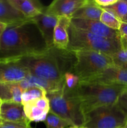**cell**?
Returning a JSON list of instances; mask_svg holds the SVG:
<instances>
[{
  "label": "cell",
  "mask_w": 127,
  "mask_h": 128,
  "mask_svg": "<svg viewBox=\"0 0 127 128\" xmlns=\"http://www.w3.org/2000/svg\"><path fill=\"white\" fill-rule=\"evenodd\" d=\"M47 49L41 31L32 19L7 25L0 36V59L41 54Z\"/></svg>",
  "instance_id": "1"
},
{
  "label": "cell",
  "mask_w": 127,
  "mask_h": 128,
  "mask_svg": "<svg viewBox=\"0 0 127 128\" xmlns=\"http://www.w3.org/2000/svg\"><path fill=\"white\" fill-rule=\"evenodd\" d=\"M19 60L31 74L57 82H64V74L72 72L77 62L74 51L54 46L44 52L20 57Z\"/></svg>",
  "instance_id": "2"
},
{
  "label": "cell",
  "mask_w": 127,
  "mask_h": 128,
  "mask_svg": "<svg viewBox=\"0 0 127 128\" xmlns=\"http://www.w3.org/2000/svg\"><path fill=\"white\" fill-rule=\"evenodd\" d=\"M127 87L118 84L92 81H80L72 91L85 116L88 112L105 106L115 104Z\"/></svg>",
  "instance_id": "3"
},
{
  "label": "cell",
  "mask_w": 127,
  "mask_h": 128,
  "mask_svg": "<svg viewBox=\"0 0 127 128\" xmlns=\"http://www.w3.org/2000/svg\"><path fill=\"white\" fill-rule=\"evenodd\" d=\"M68 49L72 51H91L111 56L122 49L120 39L101 37L88 31L76 28L72 24L68 28Z\"/></svg>",
  "instance_id": "4"
},
{
  "label": "cell",
  "mask_w": 127,
  "mask_h": 128,
  "mask_svg": "<svg viewBox=\"0 0 127 128\" xmlns=\"http://www.w3.org/2000/svg\"><path fill=\"white\" fill-rule=\"evenodd\" d=\"M47 97L49 101L50 112L69 121L72 125L79 128L83 126L85 116L79 102L72 91L66 88L64 84L59 91L47 92Z\"/></svg>",
  "instance_id": "5"
},
{
  "label": "cell",
  "mask_w": 127,
  "mask_h": 128,
  "mask_svg": "<svg viewBox=\"0 0 127 128\" xmlns=\"http://www.w3.org/2000/svg\"><path fill=\"white\" fill-rule=\"evenodd\" d=\"M74 52L77 62L72 72L78 76L80 81L94 77L114 66L111 56L106 54L91 51Z\"/></svg>",
  "instance_id": "6"
},
{
  "label": "cell",
  "mask_w": 127,
  "mask_h": 128,
  "mask_svg": "<svg viewBox=\"0 0 127 128\" xmlns=\"http://www.w3.org/2000/svg\"><path fill=\"white\" fill-rule=\"evenodd\" d=\"M127 123V115L117 104L98 108L85 114L83 127L120 128Z\"/></svg>",
  "instance_id": "7"
},
{
  "label": "cell",
  "mask_w": 127,
  "mask_h": 128,
  "mask_svg": "<svg viewBox=\"0 0 127 128\" xmlns=\"http://www.w3.org/2000/svg\"><path fill=\"white\" fill-rule=\"evenodd\" d=\"M30 74L19 58L0 59V82H18Z\"/></svg>",
  "instance_id": "8"
},
{
  "label": "cell",
  "mask_w": 127,
  "mask_h": 128,
  "mask_svg": "<svg viewBox=\"0 0 127 128\" xmlns=\"http://www.w3.org/2000/svg\"><path fill=\"white\" fill-rule=\"evenodd\" d=\"M70 22L76 28L88 31L101 37L114 40L120 39L118 31L109 28L100 21L72 18Z\"/></svg>",
  "instance_id": "9"
},
{
  "label": "cell",
  "mask_w": 127,
  "mask_h": 128,
  "mask_svg": "<svg viewBox=\"0 0 127 128\" xmlns=\"http://www.w3.org/2000/svg\"><path fill=\"white\" fill-rule=\"evenodd\" d=\"M88 0H55L47 7L44 12L56 17L65 16L71 19L78 9L85 4Z\"/></svg>",
  "instance_id": "10"
},
{
  "label": "cell",
  "mask_w": 127,
  "mask_h": 128,
  "mask_svg": "<svg viewBox=\"0 0 127 128\" xmlns=\"http://www.w3.org/2000/svg\"><path fill=\"white\" fill-rule=\"evenodd\" d=\"M23 106L25 115L30 122H44L50 111V103L47 94Z\"/></svg>",
  "instance_id": "11"
},
{
  "label": "cell",
  "mask_w": 127,
  "mask_h": 128,
  "mask_svg": "<svg viewBox=\"0 0 127 128\" xmlns=\"http://www.w3.org/2000/svg\"><path fill=\"white\" fill-rule=\"evenodd\" d=\"M82 81L99 82L127 87V70L112 66L106 69L99 74Z\"/></svg>",
  "instance_id": "12"
},
{
  "label": "cell",
  "mask_w": 127,
  "mask_h": 128,
  "mask_svg": "<svg viewBox=\"0 0 127 128\" xmlns=\"http://www.w3.org/2000/svg\"><path fill=\"white\" fill-rule=\"evenodd\" d=\"M37 24L44 39L47 48L54 46V33L58 17L45 12L32 19Z\"/></svg>",
  "instance_id": "13"
},
{
  "label": "cell",
  "mask_w": 127,
  "mask_h": 128,
  "mask_svg": "<svg viewBox=\"0 0 127 128\" xmlns=\"http://www.w3.org/2000/svg\"><path fill=\"white\" fill-rule=\"evenodd\" d=\"M0 116L4 121L30 123L25 115L24 106L21 103L3 101L0 108Z\"/></svg>",
  "instance_id": "14"
},
{
  "label": "cell",
  "mask_w": 127,
  "mask_h": 128,
  "mask_svg": "<svg viewBox=\"0 0 127 128\" xmlns=\"http://www.w3.org/2000/svg\"><path fill=\"white\" fill-rule=\"evenodd\" d=\"M71 19L68 17H58L54 33V46L59 49H68L69 43L68 28Z\"/></svg>",
  "instance_id": "15"
},
{
  "label": "cell",
  "mask_w": 127,
  "mask_h": 128,
  "mask_svg": "<svg viewBox=\"0 0 127 128\" xmlns=\"http://www.w3.org/2000/svg\"><path fill=\"white\" fill-rule=\"evenodd\" d=\"M10 3L27 19H32L44 12V5L37 0H9Z\"/></svg>",
  "instance_id": "16"
},
{
  "label": "cell",
  "mask_w": 127,
  "mask_h": 128,
  "mask_svg": "<svg viewBox=\"0 0 127 128\" xmlns=\"http://www.w3.org/2000/svg\"><path fill=\"white\" fill-rule=\"evenodd\" d=\"M24 90L32 87H37L46 90L47 92H55L61 90L63 88L64 82H57L39 78L30 74L26 79L19 82Z\"/></svg>",
  "instance_id": "17"
},
{
  "label": "cell",
  "mask_w": 127,
  "mask_h": 128,
  "mask_svg": "<svg viewBox=\"0 0 127 128\" xmlns=\"http://www.w3.org/2000/svg\"><path fill=\"white\" fill-rule=\"evenodd\" d=\"M28 20L15 8L9 0H0V22L13 24Z\"/></svg>",
  "instance_id": "18"
},
{
  "label": "cell",
  "mask_w": 127,
  "mask_h": 128,
  "mask_svg": "<svg viewBox=\"0 0 127 128\" xmlns=\"http://www.w3.org/2000/svg\"><path fill=\"white\" fill-rule=\"evenodd\" d=\"M24 90L18 82H0V98L2 101L21 103V95ZM22 104V103H21Z\"/></svg>",
  "instance_id": "19"
},
{
  "label": "cell",
  "mask_w": 127,
  "mask_h": 128,
  "mask_svg": "<svg viewBox=\"0 0 127 128\" xmlns=\"http://www.w3.org/2000/svg\"><path fill=\"white\" fill-rule=\"evenodd\" d=\"M103 9L95 3L94 1L88 0V2L80 8L72 15V18L100 21Z\"/></svg>",
  "instance_id": "20"
},
{
  "label": "cell",
  "mask_w": 127,
  "mask_h": 128,
  "mask_svg": "<svg viewBox=\"0 0 127 128\" xmlns=\"http://www.w3.org/2000/svg\"><path fill=\"white\" fill-rule=\"evenodd\" d=\"M44 122L46 128H68L73 126L69 121L50 111Z\"/></svg>",
  "instance_id": "21"
},
{
  "label": "cell",
  "mask_w": 127,
  "mask_h": 128,
  "mask_svg": "<svg viewBox=\"0 0 127 128\" xmlns=\"http://www.w3.org/2000/svg\"><path fill=\"white\" fill-rule=\"evenodd\" d=\"M47 94L46 90L37 87H32L25 90L21 95V103L22 105L37 100Z\"/></svg>",
  "instance_id": "22"
},
{
  "label": "cell",
  "mask_w": 127,
  "mask_h": 128,
  "mask_svg": "<svg viewBox=\"0 0 127 128\" xmlns=\"http://www.w3.org/2000/svg\"><path fill=\"white\" fill-rule=\"evenodd\" d=\"M100 21L108 28L116 31L119 30L122 22V21H120L114 14L104 9H103V12L101 15Z\"/></svg>",
  "instance_id": "23"
},
{
  "label": "cell",
  "mask_w": 127,
  "mask_h": 128,
  "mask_svg": "<svg viewBox=\"0 0 127 128\" xmlns=\"http://www.w3.org/2000/svg\"><path fill=\"white\" fill-rule=\"evenodd\" d=\"M102 9L110 11L120 21H123L127 15V0H117L113 4Z\"/></svg>",
  "instance_id": "24"
},
{
  "label": "cell",
  "mask_w": 127,
  "mask_h": 128,
  "mask_svg": "<svg viewBox=\"0 0 127 128\" xmlns=\"http://www.w3.org/2000/svg\"><path fill=\"white\" fill-rule=\"evenodd\" d=\"M113 65L120 68L127 69V50L121 49L111 56Z\"/></svg>",
  "instance_id": "25"
},
{
  "label": "cell",
  "mask_w": 127,
  "mask_h": 128,
  "mask_svg": "<svg viewBox=\"0 0 127 128\" xmlns=\"http://www.w3.org/2000/svg\"><path fill=\"white\" fill-rule=\"evenodd\" d=\"M64 85L68 90H73L78 86L80 82L78 76L71 72H66L64 75Z\"/></svg>",
  "instance_id": "26"
},
{
  "label": "cell",
  "mask_w": 127,
  "mask_h": 128,
  "mask_svg": "<svg viewBox=\"0 0 127 128\" xmlns=\"http://www.w3.org/2000/svg\"><path fill=\"white\" fill-rule=\"evenodd\" d=\"M0 128H31L30 123L26 122H12L2 121Z\"/></svg>",
  "instance_id": "27"
},
{
  "label": "cell",
  "mask_w": 127,
  "mask_h": 128,
  "mask_svg": "<svg viewBox=\"0 0 127 128\" xmlns=\"http://www.w3.org/2000/svg\"><path fill=\"white\" fill-rule=\"evenodd\" d=\"M116 104L127 115V89L120 96Z\"/></svg>",
  "instance_id": "28"
},
{
  "label": "cell",
  "mask_w": 127,
  "mask_h": 128,
  "mask_svg": "<svg viewBox=\"0 0 127 128\" xmlns=\"http://www.w3.org/2000/svg\"><path fill=\"white\" fill-rule=\"evenodd\" d=\"M117 1V0H95L94 2L99 7L104 8L113 4Z\"/></svg>",
  "instance_id": "29"
},
{
  "label": "cell",
  "mask_w": 127,
  "mask_h": 128,
  "mask_svg": "<svg viewBox=\"0 0 127 128\" xmlns=\"http://www.w3.org/2000/svg\"><path fill=\"white\" fill-rule=\"evenodd\" d=\"M118 32L120 36H127V22L122 21Z\"/></svg>",
  "instance_id": "30"
},
{
  "label": "cell",
  "mask_w": 127,
  "mask_h": 128,
  "mask_svg": "<svg viewBox=\"0 0 127 128\" xmlns=\"http://www.w3.org/2000/svg\"><path fill=\"white\" fill-rule=\"evenodd\" d=\"M120 41L122 49L127 50V36H120Z\"/></svg>",
  "instance_id": "31"
},
{
  "label": "cell",
  "mask_w": 127,
  "mask_h": 128,
  "mask_svg": "<svg viewBox=\"0 0 127 128\" xmlns=\"http://www.w3.org/2000/svg\"><path fill=\"white\" fill-rule=\"evenodd\" d=\"M7 25L5 24L2 23V22H0V36L1 35V34L3 32V31H4V30L6 29Z\"/></svg>",
  "instance_id": "32"
},
{
  "label": "cell",
  "mask_w": 127,
  "mask_h": 128,
  "mask_svg": "<svg viewBox=\"0 0 127 128\" xmlns=\"http://www.w3.org/2000/svg\"><path fill=\"white\" fill-rule=\"evenodd\" d=\"M68 128H79V127H78V126H74V125H73V126H70V127H68Z\"/></svg>",
  "instance_id": "33"
},
{
  "label": "cell",
  "mask_w": 127,
  "mask_h": 128,
  "mask_svg": "<svg viewBox=\"0 0 127 128\" xmlns=\"http://www.w3.org/2000/svg\"><path fill=\"white\" fill-rule=\"evenodd\" d=\"M2 102H3V101H2V100H1V99L0 98V108H1V105H2Z\"/></svg>",
  "instance_id": "34"
},
{
  "label": "cell",
  "mask_w": 127,
  "mask_h": 128,
  "mask_svg": "<svg viewBox=\"0 0 127 128\" xmlns=\"http://www.w3.org/2000/svg\"><path fill=\"white\" fill-rule=\"evenodd\" d=\"M2 119H1V116H0V125L1 124H2Z\"/></svg>",
  "instance_id": "35"
},
{
  "label": "cell",
  "mask_w": 127,
  "mask_h": 128,
  "mask_svg": "<svg viewBox=\"0 0 127 128\" xmlns=\"http://www.w3.org/2000/svg\"><path fill=\"white\" fill-rule=\"evenodd\" d=\"M127 128V123L125 125V126H123V127H122V128Z\"/></svg>",
  "instance_id": "36"
},
{
  "label": "cell",
  "mask_w": 127,
  "mask_h": 128,
  "mask_svg": "<svg viewBox=\"0 0 127 128\" xmlns=\"http://www.w3.org/2000/svg\"><path fill=\"white\" fill-rule=\"evenodd\" d=\"M123 21H126V22H127V16H126L125 19V20Z\"/></svg>",
  "instance_id": "37"
},
{
  "label": "cell",
  "mask_w": 127,
  "mask_h": 128,
  "mask_svg": "<svg viewBox=\"0 0 127 128\" xmlns=\"http://www.w3.org/2000/svg\"><path fill=\"white\" fill-rule=\"evenodd\" d=\"M79 128H85V127H83V126H82V127H80Z\"/></svg>",
  "instance_id": "38"
},
{
  "label": "cell",
  "mask_w": 127,
  "mask_h": 128,
  "mask_svg": "<svg viewBox=\"0 0 127 128\" xmlns=\"http://www.w3.org/2000/svg\"></svg>",
  "instance_id": "39"
},
{
  "label": "cell",
  "mask_w": 127,
  "mask_h": 128,
  "mask_svg": "<svg viewBox=\"0 0 127 128\" xmlns=\"http://www.w3.org/2000/svg\"><path fill=\"white\" fill-rule=\"evenodd\" d=\"M125 22H126V21H125Z\"/></svg>",
  "instance_id": "40"
}]
</instances>
